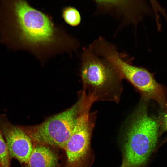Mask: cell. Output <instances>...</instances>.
<instances>
[{"label":"cell","instance_id":"cell-1","mask_svg":"<svg viewBox=\"0 0 167 167\" xmlns=\"http://www.w3.org/2000/svg\"><path fill=\"white\" fill-rule=\"evenodd\" d=\"M53 23L25 0H0V43L14 50H28L52 42Z\"/></svg>","mask_w":167,"mask_h":167},{"label":"cell","instance_id":"cell-2","mask_svg":"<svg viewBox=\"0 0 167 167\" xmlns=\"http://www.w3.org/2000/svg\"><path fill=\"white\" fill-rule=\"evenodd\" d=\"M125 136L124 167H144L158 141V120L149 116L146 106H140L133 115Z\"/></svg>","mask_w":167,"mask_h":167},{"label":"cell","instance_id":"cell-3","mask_svg":"<svg viewBox=\"0 0 167 167\" xmlns=\"http://www.w3.org/2000/svg\"><path fill=\"white\" fill-rule=\"evenodd\" d=\"M81 75L87 94L95 101H108L118 103L123 90V78L106 59L92 50L84 55Z\"/></svg>","mask_w":167,"mask_h":167},{"label":"cell","instance_id":"cell-4","mask_svg":"<svg viewBox=\"0 0 167 167\" xmlns=\"http://www.w3.org/2000/svg\"><path fill=\"white\" fill-rule=\"evenodd\" d=\"M88 100L84 91L77 101L67 110L34 126L18 125L33 143L64 149L75 128L79 115Z\"/></svg>","mask_w":167,"mask_h":167},{"label":"cell","instance_id":"cell-5","mask_svg":"<svg viewBox=\"0 0 167 167\" xmlns=\"http://www.w3.org/2000/svg\"><path fill=\"white\" fill-rule=\"evenodd\" d=\"M86 107L81 112L64 149L67 156L65 167H86L90 153V139L96 112Z\"/></svg>","mask_w":167,"mask_h":167},{"label":"cell","instance_id":"cell-6","mask_svg":"<svg viewBox=\"0 0 167 167\" xmlns=\"http://www.w3.org/2000/svg\"><path fill=\"white\" fill-rule=\"evenodd\" d=\"M97 6L95 14H108L121 19V25L136 26L150 12L145 0H93Z\"/></svg>","mask_w":167,"mask_h":167},{"label":"cell","instance_id":"cell-7","mask_svg":"<svg viewBox=\"0 0 167 167\" xmlns=\"http://www.w3.org/2000/svg\"><path fill=\"white\" fill-rule=\"evenodd\" d=\"M0 130L11 158L27 165L33 148L29 137L18 125L12 124L5 114H0Z\"/></svg>","mask_w":167,"mask_h":167},{"label":"cell","instance_id":"cell-8","mask_svg":"<svg viewBox=\"0 0 167 167\" xmlns=\"http://www.w3.org/2000/svg\"><path fill=\"white\" fill-rule=\"evenodd\" d=\"M126 79L139 91L144 100H153L163 109H167L165 91L155 80L154 73L144 68L137 66L128 75Z\"/></svg>","mask_w":167,"mask_h":167},{"label":"cell","instance_id":"cell-9","mask_svg":"<svg viewBox=\"0 0 167 167\" xmlns=\"http://www.w3.org/2000/svg\"><path fill=\"white\" fill-rule=\"evenodd\" d=\"M27 165L28 167H59L58 156L49 146L35 144Z\"/></svg>","mask_w":167,"mask_h":167},{"label":"cell","instance_id":"cell-10","mask_svg":"<svg viewBox=\"0 0 167 167\" xmlns=\"http://www.w3.org/2000/svg\"><path fill=\"white\" fill-rule=\"evenodd\" d=\"M62 17L65 21L69 25H78L81 21V17L79 11L75 8L68 6L64 7L62 11Z\"/></svg>","mask_w":167,"mask_h":167},{"label":"cell","instance_id":"cell-11","mask_svg":"<svg viewBox=\"0 0 167 167\" xmlns=\"http://www.w3.org/2000/svg\"><path fill=\"white\" fill-rule=\"evenodd\" d=\"M11 159L5 141L0 130V167H11Z\"/></svg>","mask_w":167,"mask_h":167},{"label":"cell","instance_id":"cell-12","mask_svg":"<svg viewBox=\"0 0 167 167\" xmlns=\"http://www.w3.org/2000/svg\"><path fill=\"white\" fill-rule=\"evenodd\" d=\"M162 129L163 131H167V113L163 118Z\"/></svg>","mask_w":167,"mask_h":167},{"label":"cell","instance_id":"cell-13","mask_svg":"<svg viewBox=\"0 0 167 167\" xmlns=\"http://www.w3.org/2000/svg\"><path fill=\"white\" fill-rule=\"evenodd\" d=\"M22 167H28L27 164H23Z\"/></svg>","mask_w":167,"mask_h":167},{"label":"cell","instance_id":"cell-14","mask_svg":"<svg viewBox=\"0 0 167 167\" xmlns=\"http://www.w3.org/2000/svg\"><path fill=\"white\" fill-rule=\"evenodd\" d=\"M121 167H123V166L122 165L121 166Z\"/></svg>","mask_w":167,"mask_h":167}]
</instances>
